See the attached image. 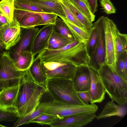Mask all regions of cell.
<instances>
[{"mask_svg":"<svg viewBox=\"0 0 127 127\" xmlns=\"http://www.w3.org/2000/svg\"><path fill=\"white\" fill-rule=\"evenodd\" d=\"M47 92L46 87L39 84L34 80L29 69L23 72L15 104L19 118L31 113L39 104L43 96Z\"/></svg>","mask_w":127,"mask_h":127,"instance_id":"cell-1","label":"cell"},{"mask_svg":"<svg viewBox=\"0 0 127 127\" xmlns=\"http://www.w3.org/2000/svg\"><path fill=\"white\" fill-rule=\"evenodd\" d=\"M86 42L74 40L59 49H46L37 55L42 62H55L69 63L77 66H88L89 59Z\"/></svg>","mask_w":127,"mask_h":127,"instance_id":"cell-2","label":"cell"},{"mask_svg":"<svg viewBox=\"0 0 127 127\" xmlns=\"http://www.w3.org/2000/svg\"><path fill=\"white\" fill-rule=\"evenodd\" d=\"M106 92L111 100L120 105L127 102V82L112 71L106 63L97 70Z\"/></svg>","mask_w":127,"mask_h":127,"instance_id":"cell-3","label":"cell"},{"mask_svg":"<svg viewBox=\"0 0 127 127\" xmlns=\"http://www.w3.org/2000/svg\"><path fill=\"white\" fill-rule=\"evenodd\" d=\"M46 87L53 99L68 104L84 105L79 97L72 80L61 78L48 79Z\"/></svg>","mask_w":127,"mask_h":127,"instance_id":"cell-4","label":"cell"},{"mask_svg":"<svg viewBox=\"0 0 127 127\" xmlns=\"http://www.w3.org/2000/svg\"><path fill=\"white\" fill-rule=\"evenodd\" d=\"M98 109L95 103L84 105L68 104L53 99L45 113L64 117L83 113H95Z\"/></svg>","mask_w":127,"mask_h":127,"instance_id":"cell-5","label":"cell"},{"mask_svg":"<svg viewBox=\"0 0 127 127\" xmlns=\"http://www.w3.org/2000/svg\"><path fill=\"white\" fill-rule=\"evenodd\" d=\"M23 72L18 70L8 51L0 59V83L3 88L18 84Z\"/></svg>","mask_w":127,"mask_h":127,"instance_id":"cell-6","label":"cell"},{"mask_svg":"<svg viewBox=\"0 0 127 127\" xmlns=\"http://www.w3.org/2000/svg\"><path fill=\"white\" fill-rule=\"evenodd\" d=\"M43 72L48 79L61 78L73 80L77 66L69 63L42 62Z\"/></svg>","mask_w":127,"mask_h":127,"instance_id":"cell-7","label":"cell"},{"mask_svg":"<svg viewBox=\"0 0 127 127\" xmlns=\"http://www.w3.org/2000/svg\"><path fill=\"white\" fill-rule=\"evenodd\" d=\"M115 24L112 20L104 17L103 30L106 52L105 63L113 71H115L116 61L114 32Z\"/></svg>","mask_w":127,"mask_h":127,"instance_id":"cell-8","label":"cell"},{"mask_svg":"<svg viewBox=\"0 0 127 127\" xmlns=\"http://www.w3.org/2000/svg\"><path fill=\"white\" fill-rule=\"evenodd\" d=\"M39 30L38 28L35 27L21 28L20 39L15 45L10 47L8 51L12 58L15 59L22 51L32 52L34 40Z\"/></svg>","mask_w":127,"mask_h":127,"instance_id":"cell-9","label":"cell"},{"mask_svg":"<svg viewBox=\"0 0 127 127\" xmlns=\"http://www.w3.org/2000/svg\"><path fill=\"white\" fill-rule=\"evenodd\" d=\"M104 16H100L98 22V37L95 51L90 58L88 66L98 70L102 64L105 63L106 52L103 30Z\"/></svg>","mask_w":127,"mask_h":127,"instance_id":"cell-10","label":"cell"},{"mask_svg":"<svg viewBox=\"0 0 127 127\" xmlns=\"http://www.w3.org/2000/svg\"><path fill=\"white\" fill-rule=\"evenodd\" d=\"M21 28L18 23L13 18L12 21L0 28V39L6 50L8 51L19 40Z\"/></svg>","mask_w":127,"mask_h":127,"instance_id":"cell-11","label":"cell"},{"mask_svg":"<svg viewBox=\"0 0 127 127\" xmlns=\"http://www.w3.org/2000/svg\"><path fill=\"white\" fill-rule=\"evenodd\" d=\"M95 113H83L65 116L52 124L51 127H81L96 118Z\"/></svg>","mask_w":127,"mask_h":127,"instance_id":"cell-12","label":"cell"},{"mask_svg":"<svg viewBox=\"0 0 127 127\" xmlns=\"http://www.w3.org/2000/svg\"><path fill=\"white\" fill-rule=\"evenodd\" d=\"M16 2L35 6L45 13H53L60 17H66L59 1L48 0H15Z\"/></svg>","mask_w":127,"mask_h":127,"instance_id":"cell-13","label":"cell"},{"mask_svg":"<svg viewBox=\"0 0 127 127\" xmlns=\"http://www.w3.org/2000/svg\"><path fill=\"white\" fill-rule=\"evenodd\" d=\"M91 78V83L89 90L91 97L90 103H101L104 99L105 89L98 76L97 70L88 66Z\"/></svg>","mask_w":127,"mask_h":127,"instance_id":"cell-14","label":"cell"},{"mask_svg":"<svg viewBox=\"0 0 127 127\" xmlns=\"http://www.w3.org/2000/svg\"><path fill=\"white\" fill-rule=\"evenodd\" d=\"M88 66H77L73 80L77 92L88 91L90 88L91 78Z\"/></svg>","mask_w":127,"mask_h":127,"instance_id":"cell-15","label":"cell"},{"mask_svg":"<svg viewBox=\"0 0 127 127\" xmlns=\"http://www.w3.org/2000/svg\"><path fill=\"white\" fill-rule=\"evenodd\" d=\"M53 25H45L39 30L34 42L32 53L35 56L47 48L53 31Z\"/></svg>","mask_w":127,"mask_h":127,"instance_id":"cell-16","label":"cell"},{"mask_svg":"<svg viewBox=\"0 0 127 127\" xmlns=\"http://www.w3.org/2000/svg\"><path fill=\"white\" fill-rule=\"evenodd\" d=\"M19 87L20 81L17 84L3 88L0 91V107L15 108Z\"/></svg>","mask_w":127,"mask_h":127,"instance_id":"cell-17","label":"cell"},{"mask_svg":"<svg viewBox=\"0 0 127 127\" xmlns=\"http://www.w3.org/2000/svg\"><path fill=\"white\" fill-rule=\"evenodd\" d=\"M13 18L18 23L21 28H31L39 26L42 21L39 15L26 14L20 9L15 8Z\"/></svg>","mask_w":127,"mask_h":127,"instance_id":"cell-18","label":"cell"},{"mask_svg":"<svg viewBox=\"0 0 127 127\" xmlns=\"http://www.w3.org/2000/svg\"><path fill=\"white\" fill-rule=\"evenodd\" d=\"M114 101L111 100L108 102L100 114L96 116V119H99L114 116L122 117L126 116L127 113L126 104L120 105L116 104Z\"/></svg>","mask_w":127,"mask_h":127,"instance_id":"cell-19","label":"cell"},{"mask_svg":"<svg viewBox=\"0 0 127 127\" xmlns=\"http://www.w3.org/2000/svg\"><path fill=\"white\" fill-rule=\"evenodd\" d=\"M53 99L51 100L40 102L34 111L31 113L23 117L18 118L14 122V127H17L30 123L32 120L38 116L45 113L51 104Z\"/></svg>","mask_w":127,"mask_h":127,"instance_id":"cell-20","label":"cell"},{"mask_svg":"<svg viewBox=\"0 0 127 127\" xmlns=\"http://www.w3.org/2000/svg\"><path fill=\"white\" fill-rule=\"evenodd\" d=\"M59 1L70 11L85 29L90 31L93 24L76 8L70 0H60Z\"/></svg>","mask_w":127,"mask_h":127,"instance_id":"cell-21","label":"cell"},{"mask_svg":"<svg viewBox=\"0 0 127 127\" xmlns=\"http://www.w3.org/2000/svg\"><path fill=\"white\" fill-rule=\"evenodd\" d=\"M29 69L35 81L39 84L46 87L48 78L43 72L41 60L38 55L34 58Z\"/></svg>","mask_w":127,"mask_h":127,"instance_id":"cell-22","label":"cell"},{"mask_svg":"<svg viewBox=\"0 0 127 127\" xmlns=\"http://www.w3.org/2000/svg\"><path fill=\"white\" fill-rule=\"evenodd\" d=\"M64 22L72 34L74 40L87 42L90 32L74 24L66 17H60Z\"/></svg>","mask_w":127,"mask_h":127,"instance_id":"cell-23","label":"cell"},{"mask_svg":"<svg viewBox=\"0 0 127 127\" xmlns=\"http://www.w3.org/2000/svg\"><path fill=\"white\" fill-rule=\"evenodd\" d=\"M32 52L26 51H21L17 58L14 60L17 70L24 72L29 69L34 59Z\"/></svg>","mask_w":127,"mask_h":127,"instance_id":"cell-24","label":"cell"},{"mask_svg":"<svg viewBox=\"0 0 127 127\" xmlns=\"http://www.w3.org/2000/svg\"><path fill=\"white\" fill-rule=\"evenodd\" d=\"M114 32L116 60L124 51L127 50V35L121 33L115 24Z\"/></svg>","mask_w":127,"mask_h":127,"instance_id":"cell-25","label":"cell"},{"mask_svg":"<svg viewBox=\"0 0 127 127\" xmlns=\"http://www.w3.org/2000/svg\"><path fill=\"white\" fill-rule=\"evenodd\" d=\"M98 22L97 20L93 25L90 32L88 39L86 44V47L90 58L94 53L98 37Z\"/></svg>","mask_w":127,"mask_h":127,"instance_id":"cell-26","label":"cell"},{"mask_svg":"<svg viewBox=\"0 0 127 127\" xmlns=\"http://www.w3.org/2000/svg\"><path fill=\"white\" fill-rule=\"evenodd\" d=\"M53 31L63 37L74 41V39L69 30L63 21L57 17L55 25L53 26Z\"/></svg>","mask_w":127,"mask_h":127,"instance_id":"cell-27","label":"cell"},{"mask_svg":"<svg viewBox=\"0 0 127 127\" xmlns=\"http://www.w3.org/2000/svg\"><path fill=\"white\" fill-rule=\"evenodd\" d=\"M74 6L91 22L95 19V15L91 11L86 0H70Z\"/></svg>","mask_w":127,"mask_h":127,"instance_id":"cell-28","label":"cell"},{"mask_svg":"<svg viewBox=\"0 0 127 127\" xmlns=\"http://www.w3.org/2000/svg\"><path fill=\"white\" fill-rule=\"evenodd\" d=\"M19 117V113L15 108L0 107V122H14Z\"/></svg>","mask_w":127,"mask_h":127,"instance_id":"cell-29","label":"cell"},{"mask_svg":"<svg viewBox=\"0 0 127 127\" xmlns=\"http://www.w3.org/2000/svg\"><path fill=\"white\" fill-rule=\"evenodd\" d=\"M15 0H2L0 2V10L10 22L13 19Z\"/></svg>","mask_w":127,"mask_h":127,"instance_id":"cell-30","label":"cell"},{"mask_svg":"<svg viewBox=\"0 0 127 127\" xmlns=\"http://www.w3.org/2000/svg\"><path fill=\"white\" fill-rule=\"evenodd\" d=\"M62 118L56 115L43 113L34 118L30 123H36L41 125H50L54 122Z\"/></svg>","mask_w":127,"mask_h":127,"instance_id":"cell-31","label":"cell"},{"mask_svg":"<svg viewBox=\"0 0 127 127\" xmlns=\"http://www.w3.org/2000/svg\"><path fill=\"white\" fill-rule=\"evenodd\" d=\"M29 14H35L40 15L42 18V21L39 26L48 25H55L58 15L53 13H48L28 11Z\"/></svg>","mask_w":127,"mask_h":127,"instance_id":"cell-32","label":"cell"},{"mask_svg":"<svg viewBox=\"0 0 127 127\" xmlns=\"http://www.w3.org/2000/svg\"><path fill=\"white\" fill-rule=\"evenodd\" d=\"M115 71L120 76L127 82V70L125 66L122 53L116 60Z\"/></svg>","mask_w":127,"mask_h":127,"instance_id":"cell-33","label":"cell"},{"mask_svg":"<svg viewBox=\"0 0 127 127\" xmlns=\"http://www.w3.org/2000/svg\"><path fill=\"white\" fill-rule=\"evenodd\" d=\"M99 2L101 9L106 14L109 15L116 13V9L110 0H100Z\"/></svg>","mask_w":127,"mask_h":127,"instance_id":"cell-34","label":"cell"},{"mask_svg":"<svg viewBox=\"0 0 127 127\" xmlns=\"http://www.w3.org/2000/svg\"><path fill=\"white\" fill-rule=\"evenodd\" d=\"M14 8L33 12L45 13L42 9L35 6L15 2H14Z\"/></svg>","mask_w":127,"mask_h":127,"instance_id":"cell-35","label":"cell"},{"mask_svg":"<svg viewBox=\"0 0 127 127\" xmlns=\"http://www.w3.org/2000/svg\"><path fill=\"white\" fill-rule=\"evenodd\" d=\"M61 4L66 17L76 25L80 28L85 29L83 25L76 18L70 11L63 4L61 3Z\"/></svg>","mask_w":127,"mask_h":127,"instance_id":"cell-36","label":"cell"},{"mask_svg":"<svg viewBox=\"0 0 127 127\" xmlns=\"http://www.w3.org/2000/svg\"><path fill=\"white\" fill-rule=\"evenodd\" d=\"M73 41L65 38L60 40L53 44L48 46L47 49L51 50H56L61 48Z\"/></svg>","mask_w":127,"mask_h":127,"instance_id":"cell-37","label":"cell"},{"mask_svg":"<svg viewBox=\"0 0 127 127\" xmlns=\"http://www.w3.org/2000/svg\"><path fill=\"white\" fill-rule=\"evenodd\" d=\"M77 93L79 98L85 104H88L90 102L91 97L88 91L77 92Z\"/></svg>","mask_w":127,"mask_h":127,"instance_id":"cell-38","label":"cell"},{"mask_svg":"<svg viewBox=\"0 0 127 127\" xmlns=\"http://www.w3.org/2000/svg\"><path fill=\"white\" fill-rule=\"evenodd\" d=\"M65 38L63 37L53 31L49 41L48 46Z\"/></svg>","mask_w":127,"mask_h":127,"instance_id":"cell-39","label":"cell"},{"mask_svg":"<svg viewBox=\"0 0 127 127\" xmlns=\"http://www.w3.org/2000/svg\"><path fill=\"white\" fill-rule=\"evenodd\" d=\"M92 13L94 14L97 11V0H86Z\"/></svg>","mask_w":127,"mask_h":127,"instance_id":"cell-40","label":"cell"},{"mask_svg":"<svg viewBox=\"0 0 127 127\" xmlns=\"http://www.w3.org/2000/svg\"><path fill=\"white\" fill-rule=\"evenodd\" d=\"M10 22L0 10V28Z\"/></svg>","mask_w":127,"mask_h":127,"instance_id":"cell-41","label":"cell"},{"mask_svg":"<svg viewBox=\"0 0 127 127\" xmlns=\"http://www.w3.org/2000/svg\"><path fill=\"white\" fill-rule=\"evenodd\" d=\"M7 51L3 47L0 39V55H2L4 52Z\"/></svg>","mask_w":127,"mask_h":127,"instance_id":"cell-42","label":"cell"},{"mask_svg":"<svg viewBox=\"0 0 127 127\" xmlns=\"http://www.w3.org/2000/svg\"><path fill=\"white\" fill-rule=\"evenodd\" d=\"M1 55H0V59L1 58ZM2 89V86L1 85L0 83V91Z\"/></svg>","mask_w":127,"mask_h":127,"instance_id":"cell-43","label":"cell"},{"mask_svg":"<svg viewBox=\"0 0 127 127\" xmlns=\"http://www.w3.org/2000/svg\"><path fill=\"white\" fill-rule=\"evenodd\" d=\"M0 127H6V126H3L2 125L0 124Z\"/></svg>","mask_w":127,"mask_h":127,"instance_id":"cell-44","label":"cell"},{"mask_svg":"<svg viewBox=\"0 0 127 127\" xmlns=\"http://www.w3.org/2000/svg\"><path fill=\"white\" fill-rule=\"evenodd\" d=\"M59 0V1L60 0Z\"/></svg>","mask_w":127,"mask_h":127,"instance_id":"cell-45","label":"cell"},{"mask_svg":"<svg viewBox=\"0 0 127 127\" xmlns=\"http://www.w3.org/2000/svg\"><path fill=\"white\" fill-rule=\"evenodd\" d=\"M2 0H0V2Z\"/></svg>","mask_w":127,"mask_h":127,"instance_id":"cell-46","label":"cell"}]
</instances>
